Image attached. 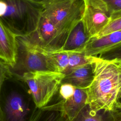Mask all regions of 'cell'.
<instances>
[{
    "instance_id": "cell-17",
    "label": "cell",
    "mask_w": 121,
    "mask_h": 121,
    "mask_svg": "<svg viewBox=\"0 0 121 121\" xmlns=\"http://www.w3.org/2000/svg\"><path fill=\"white\" fill-rule=\"evenodd\" d=\"M120 30H121V17L112 20L109 25L96 38H99Z\"/></svg>"
},
{
    "instance_id": "cell-11",
    "label": "cell",
    "mask_w": 121,
    "mask_h": 121,
    "mask_svg": "<svg viewBox=\"0 0 121 121\" xmlns=\"http://www.w3.org/2000/svg\"><path fill=\"white\" fill-rule=\"evenodd\" d=\"M93 79V69L90 62L73 68L65 73L62 83H69L78 88L87 89Z\"/></svg>"
},
{
    "instance_id": "cell-20",
    "label": "cell",
    "mask_w": 121,
    "mask_h": 121,
    "mask_svg": "<svg viewBox=\"0 0 121 121\" xmlns=\"http://www.w3.org/2000/svg\"><path fill=\"white\" fill-rule=\"evenodd\" d=\"M107 112L105 121H121V108Z\"/></svg>"
},
{
    "instance_id": "cell-8",
    "label": "cell",
    "mask_w": 121,
    "mask_h": 121,
    "mask_svg": "<svg viewBox=\"0 0 121 121\" xmlns=\"http://www.w3.org/2000/svg\"><path fill=\"white\" fill-rule=\"evenodd\" d=\"M121 48V30L106 35L90 38L83 52L86 56L101 57Z\"/></svg>"
},
{
    "instance_id": "cell-14",
    "label": "cell",
    "mask_w": 121,
    "mask_h": 121,
    "mask_svg": "<svg viewBox=\"0 0 121 121\" xmlns=\"http://www.w3.org/2000/svg\"><path fill=\"white\" fill-rule=\"evenodd\" d=\"M68 52L69 54V64L68 70L65 73L73 68L90 62L89 57L85 55L83 52L74 51Z\"/></svg>"
},
{
    "instance_id": "cell-13",
    "label": "cell",
    "mask_w": 121,
    "mask_h": 121,
    "mask_svg": "<svg viewBox=\"0 0 121 121\" xmlns=\"http://www.w3.org/2000/svg\"><path fill=\"white\" fill-rule=\"evenodd\" d=\"M67 120L61 112L45 110L35 107L27 121H67Z\"/></svg>"
},
{
    "instance_id": "cell-25",
    "label": "cell",
    "mask_w": 121,
    "mask_h": 121,
    "mask_svg": "<svg viewBox=\"0 0 121 121\" xmlns=\"http://www.w3.org/2000/svg\"><path fill=\"white\" fill-rule=\"evenodd\" d=\"M121 17V9L112 12L111 19L112 20Z\"/></svg>"
},
{
    "instance_id": "cell-3",
    "label": "cell",
    "mask_w": 121,
    "mask_h": 121,
    "mask_svg": "<svg viewBox=\"0 0 121 121\" xmlns=\"http://www.w3.org/2000/svg\"><path fill=\"white\" fill-rule=\"evenodd\" d=\"M7 4L5 14L0 18L17 37H28L36 31L42 6L28 0H3Z\"/></svg>"
},
{
    "instance_id": "cell-23",
    "label": "cell",
    "mask_w": 121,
    "mask_h": 121,
    "mask_svg": "<svg viewBox=\"0 0 121 121\" xmlns=\"http://www.w3.org/2000/svg\"><path fill=\"white\" fill-rule=\"evenodd\" d=\"M7 9V4L3 0H0V18L6 13Z\"/></svg>"
},
{
    "instance_id": "cell-10",
    "label": "cell",
    "mask_w": 121,
    "mask_h": 121,
    "mask_svg": "<svg viewBox=\"0 0 121 121\" xmlns=\"http://www.w3.org/2000/svg\"><path fill=\"white\" fill-rule=\"evenodd\" d=\"M29 109L24 97L16 91L6 97L4 113L6 121H27Z\"/></svg>"
},
{
    "instance_id": "cell-9",
    "label": "cell",
    "mask_w": 121,
    "mask_h": 121,
    "mask_svg": "<svg viewBox=\"0 0 121 121\" xmlns=\"http://www.w3.org/2000/svg\"><path fill=\"white\" fill-rule=\"evenodd\" d=\"M17 35L0 18V59L13 69L17 63Z\"/></svg>"
},
{
    "instance_id": "cell-15",
    "label": "cell",
    "mask_w": 121,
    "mask_h": 121,
    "mask_svg": "<svg viewBox=\"0 0 121 121\" xmlns=\"http://www.w3.org/2000/svg\"><path fill=\"white\" fill-rule=\"evenodd\" d=\"M55 60L57 71L63 73L67 71L69 67V58L68 52L62 51H52Z\"/></svg>"
},
{
    "instance_id": "cell-19",
    "label": "cell",
    "mask_w": 121,
    "mask_h": 121,
    "mask_svg": "<svg viewBox=\"0 0 121 121\" xmlns=\"http://www.w3.org/2000/svg\"><path fill=\"white\" fill-rule=\"evenodd\" d=\"M12 74L10 67L0 59V93L3 83Z\"/></svg>"
},
{
    "instance_id": "cell-21",
    "label": "cell",
    "mask_w": 121,
    "mask_h": 121,
    "mask_svg": "<svg viewBox=\"0 0 121 121\" xmlns=\"http://www.w3.org/2000/svg\"><path fill=\"white\" fill-rule=\"evenodd\" d=\"M112 11L121 9V0H104Z\"/></svg>"
},
{
    "instance_id": "cell-26",
    "label": "cell",
    "mask_w": 121,
    "mask_h": 121,
    "mask_svg": "<svg viewBox=\"0 0 121 121\" xmlns=\"http://www.w3.org/2000/svg\"><path fill=\"white\" fill-rule=\"evenodd\" d=\"M0 121H4V113L1 111L0 108Z\"/></svg>"
},
{
    "instance_id": "cell-5",
    "label": "cell",
    "mask_w": 121,
    "mask_h": 121,
    "mask_svg": "<svg viewBox=\"0 0 121 121\" xmlns=\"http://www.w3.org/2000/svg\"><path fill=\"white\" fill-rule=\"evenodd\" d=\"M65 74L51 71L24 73L20 77L27 85L35 107L47 106L59 89Z\"/></svg>"
},
{
    "instance_id": "cell-22",
    "label": "cell",
    "mask_w": 121,
    "mask_h": 121,
    "mask_svg": "<svg viewBox=\"0 0 121 121\" xmlns=\"http://www.w3.org/2000/svg\"><path fill=\"white\" fill-rule=\"evenodd\" d=\"M101 57L105 59H113V58L121 59V48L112 52L104 55L101 57Z\"/></svg>"
},
{
    "instance_id": "cell-24",
    "label": "cell",
    "mask_w": 121,
    "mask_h": 121,
    "mask_svg": "<svg viewBox=\"0 0 121 121\" xmlns=\"http://www.w3.org/2000/svg\"><path fill=\"white\" fill-rule=\"evenodd\" d=\"M29 1L36 4L37 5H39L42 6V7L45 5L46 4L49 3L52 0H28Z\"/></svg>"
},
{
    "instance_id": "cell-2",
    "label": "cell",
    "mask_w": 121,
    "mask_h": 121,
    "mask_svg": "<svg viewBox=\"0 0 121 121\" xmlns=\"http://www.w3.org/2000/svg\"><path fill=\"white\" fill-rule=\"evenodd\" d=\"M94 79L86 89L87 105L95 112L121 108V59L88 56Z\"/></svg>"
},
{
    "instance_id": "cell-16",
    "label": "cell",
    "mask_w": 121,
    "mask_h": 121,
    "mask_svg": "<svg viewBox=\"0 0 121 121\" xmlns=\"http://www.w3.org/2000/svg\"><path fill=\"white\" fill-rule=\"evenodd\" d=\"M91 111L87 105L74 121H105L103 116Z\"/></svg>"
},
{
    "instance_id": "cell-18",
    "label": "cell",
    "mask_w": 121,
    "mask_h": 121,
    "mask_svg": "<svg viewBox=\"0 0 121 121\" xmlns=\"http://www.w3.org/2000/svg\"><path fill=\"white\" fill-rule=\"evenodd\" d=\"M76 87L69 83H61L59 91L61 99L65 100L72 96L75 91Z\"/></svg>"
},
{
    "instance_id": "cell-6",
    "label": "cell",
    "mask_w": 121,
    "mask_h": 121,
    "mask_svg": "<svg viewBox=\"0 0 121 121\" xmlns=\"http://www.w3.org/2000/svg\"><path fill=\"white\" fill-rule=\"evenodd\" d=\"M84 9L81 21L90 38H96L112 21V10L104 0H83Z\"/></svg>"
},
{
    "instance_id": "cell-4",
    "label": "cell",
    "mask_w": 121,
    "mask_h": 121,
    "mask_svg": "<svg viewBox=\"0 0 121 121\" xmlns=\"http://www.w3.org/2000/svg\"><path fill=\"white\" fill-rule=\"evenodd\" d=\"M17 63L12 69L21 72L37 71L58 72L52 51L27 37H17Z\"/></svg>"
},
{
    "instance_id": "cell-7",
    "label": "cell",
    "mask_w": 121,
    "mask_h": 121,
    "mask_svg": "<svg viewBox=\"0 0 121 121\" xmlns=\"http://www.w3.org/2000/svg\"><path fill=\"white\" fill-rule=\"evenodd\" d=\"M86 89L76 88L74 95L70 97L65 100L61 99L42 109L61 112L69 121H73L87 105Z\"/></svg>"
},
{
    "instance_id": "cell-12",
    "label": "cell",
    "mask_w": 121,
    "mask_h": 121,
    "mask_svg": "<svg viewBox=\"0 0 121 121\" xmlns=\"http://www.w3.org/2000/svg\"><path fill=\"white\" fill-rule=\"evenodd\" d=\"M89 39L81 20L71 31L63 46L59 51L83 52Z\"/></svg>"
},
{
    "instance_id": "cell-27",
    "label": "cell",
    "mask_w": 121,
    "mask_h": 121,
    "mask_svg": "<svg viewBox=\"0 0 121 121\" xmlns=\"http://www.w3.org/2000/svg\"><path fill=\"white\" fill-rule=\"evenodd\" d=\"M67 121H69L68 120H67Z\"/></svg>"
},
{
    "instance_id": "cell-1",
    "label": "cell",
    "mask_w": 121,
    "mask_h": 121,
    "mask_svg": "<svg viewBox=\"0 0 121 121\" xmlns=\"http://www.w3.org/2000/svg\"><path fill=\"white\" fill-rule=\"evenodd\" d=\"M84 9L83 0H52L43 6L37 29L27 38L50 51L60 50Z\"/></svg>"
}]
</instances>
